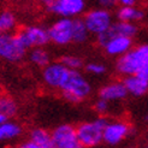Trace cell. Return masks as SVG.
Wrapping results in <instances>:
<instances>
[{
    "label": "cell",
    "instance_id": "cell-1",
    "mask_svg": "<svg viewBox=\"0 0 148 148\" xmlns=\"http://www.w3.org/2000/svg\"><path fill=\"white\" fill-rule=\"evenodd\" d=\"M148 65V43L136 48H131L125 54L118 57L116 62V70L123 76L135 75Z\"/></svg>",
    "mask_w": 148,
    "mask_h": 148
},
{
    "label": "cell",
    "instance_id": "cell-2",
    "mask_svg": "<svg viewBox=\"0 0 148 148\" xmlns=\"http://www.w3.org/2000/svg\"><path fill=\"white\" fill-rule=\"evenodd\" d=\"M59 90L62 92L65 100L72 103H78L90 95L92 87L79 70H71L68 79Z\"/></svg>",
    "mask_w": 148,
    "mask_h": 148
},
{
    "label": "cell",
    "instance_id": "cell-3",
    "mask_svg": "<svg viewBox=\"0 0 148 148\" xmlns=\"http://www.w3.org/2000/svg\"><path fill=\"white\" fill-rule=\"evenodd\" d=\"M107 121L103 117H100L95 121H89L81 123L76 128L77 137L81 147L92 148L97 147L102 142L103 137V128Z\"/></svg>",
    "mask_w": 148,
    "mask_h": 148
},
{
    "label": "cell",
    "instance_id": "cell-4",
    "mask_svg": "<svg viewBox=\"0 0 148 148\" xmlns=\"http://www.w3.org/2000/svg\"><path fill=\"white\" fill-rule=\"evenodd\" d=\"M27 51L17 33H0V59L16 63L25 57Z\"/></svg>",
    "mask_w": 148,
    "mask_h": 148
},
{
    "label": "cell",
    "instance_id": "cell-5",
    "mask_svg": "<svg viewBox=\"0 0 148 148\" xmlns=\"http://www.w3.org/2000/svg\"><path fill=\"white\" fill-rule=\"evenodd\" d=\"M83 21L89 33L94 35H99L103 32H106L113 23L112 14L107 9H103V7L88 11L84 14Z\"/></svg>",
    "mask_w": 148,
    "mask_h": 148
},
{
    "label": "cell",
    "instance_id": "cell-6",
    "mask_svg": "<svg viewBox=\"0 0 148 148\" xmlns=\"http://www.w3.org/2000/svg\"><path fill=\"white\" fill-rule=\"evenodd\" d=\"M23 45L29 49L34 47H43L51 41L48 29L40 25H29L17 33Z\"/></svg>",
    "mask_w": 148,
    "mask_h": 148
},
{
    "label": "cell",
    "instance_id": "cell-7",
    "mask_svg": "<svg viewBox=\"0 0 148 148\" xmlns=\"http://www.w3.org/2000/svg\"><path fill=\"white\" fill-rule=\"evenodd\" d=\"M73 18L60 17L48 28L49 40L59 46H65L72 42Z\"/></svg>",
    "mask_w": 148,
    "mask_h": 148
},
{
    "label": "cell",
    "instance_id": "cell-8",
    "mask_svg": "<svg viewBox=\"0 0 148 148\" xmlns=\"http://www.w3.org/2000/svg\"><path fill=\"white\" fill-rule=\"evenodd\" d=\"M47 9L59 17L76 18L86 10V0H53Z\"/></svg>",
    "mask_w": 148,
    "mask_h": 148
},
{
    "label": "cell",
    "instance_id": "cell-9",
    "mask_svg": "<svg viewBox=\"0 0 148 148\" xmlns=\"http://www.w3.org/2000/svg\"><path fill=\"white\" fill-rule=\"evenodd\" d=\"M70 69L62 63H49L47 66L43 68L42 71V78L48 87L53 88V89H60L65 81L68 79L70 75Z\"/></svg>",
    "mask_w": 148,
    "mask_h": 148
},
{
    "label": "cell",
    "instance_id": "cell-10",
    "mask_svg": "<svg viewBox=\"0 0 148 148\" xmlns=\"http://www.w3.org/2000/svg\"><path fill=\"white\" fill-rule=\"evenodd\" d=\"M51 134L54 148H81L76 128L71 124L59 125Z\"/></svg>",
    "mask_w": 148,
    "mask_h": 148
},
{
    "label": "cell",
    "instance_id": "cell-11",
    "mask_svg": "<svg viewBox=\"0 0 148 148\" xmlns=\"http://www.w3.org/2000/svg\"><path fill=\"white\" fill-rule=\"evenodd\" d=\"M130 134V125L122 121L107 122L103 128V137L102 142L108 146L119 145L125 137Z\"/></svg>",
    "mask_w": 148,
    "mask_h": 148
},
{
    "label": "cell",
    "instance_id": "cell-12",
    "mask_svg": "<svg viewBox=\"0 0 148 148\" xmlns=\"http://www.w3.org/2000/svg\"><path fill=\"white\" fill-rule=\"evenodd\" d=\"M132 48V38L123 35H114L112 36L105 45L103 49L111 57H121L129 52Z\"/></svg>",
    "mask_w": 148,
    "mask_h": 148
},
{
    "label": "cell",
    "instance_id": "cell-13",
    "mask_svg": "<svg viewBox=\"0 0 148 148\" xmlns=\"http://www.w3.org/2000/svg\"><path fill=\"white\" fill-rule=\"evenodd\" d=\"M128 90L123 82H112L103 86L99 90V98L107 101H119L127 98Z\"/></svg>",
    "mask_w": 148,
    "mask_h": 148
},
{
    "label": "cell",
    "instance_id": "cell-14",
    "mask_svg": "<svg viewBox=\"0 0 148 148\" xmlns=\"http://www.w3.org/2000/svg\"><path fill=\"white\" fill-rule=\"evenodd\" d=\"M123 83L128 90V94L132 97H143L145 94L148 93V82L138 75H128L123 79Z\"/></svg>",
    "mask_w": 148,
    "mask_h": 148
},
{
    "label": "cell",
    "instance_id": "cell-15",
    "mask_svg": "<svg viewBox=\"0 0 148 148\" xmlns=\"http://www.w3.org/2000/svg\"><path fill=\"white\" fill-rule=\"evenodd\" d=\"M116 17L118 21H127L135 23L145 18V12L135 5H121L116 12Z\"/></svg>",
    "mask_w": 148,
    "mask_h": 148
},
{
    "label": "cell",
    "instance_id": "cell-16",
    "mask_svg": "<svg viewBox=\"0 0 148 148\" xmlns=\"http://www.w3.org/2000/svg\"><path fill=\"white\" fill-rule=\"evenodd\" d=\"M29 140L35 143L36 148H54L52 134L45 129L41 128L33 129L30 134H29Z\"/></svg>",
    "mask_w": 148,
    "mask_h": 148
},
{
    "label": "cell",
    "instance_id": "cell-17",
    "mask_svg": "<svg viewBox=\"0 0 148 148\" xmlns=\"http://www.w3.org/2000/svg\"><path fill=\"white\" fill-rule=\"evenodd\" d=\"M22 134V128L17 123L7 121L3 124H0V142L9 141L18 137Z\"/></svg>",
    "mask_w": 148,
    "mask_h": 148
},
{
    "label": "cell",
    "instance_id": "cell-18",
    "mask_svg": "<svg viewBox=\"0 0 148 148\" xmlns=\"http://www.w3.org/2000/svg\"><path fill=\"white\" fill-rule=\"evenodd\" d=\"M89 30L84 23L83 18L81 19L78 17L73 18V27H72V42L76 43H82L88 40L89 36Z\"/></svg>",
    "mask_w": 148,
    "mask_h": 148
},
{
    "label": "cell",
    "instance_id": "cell-19",
    "mask_svg": "<svg viewBox=\"0 0 148 148\" xmlns=\"http://www.w3.org/2000/svg\"><path fill=\"white\" fill-rule=\"evenodd\" d=\"M29 60L39 68H45L51 63V56L45 48L34 47L29 53Z\"/></svg>",
    "mask_w": 148,
    "mask_h": 148
},
{
    "label": "cell",
    "instance_id": "cell-20",
    "mask_svg": "<svg viewBox=\"0 0 148 148\" xmlns=\"http://www.w3.org/2000/svg\"><path fill=\"white\" fill-rule=\"evenodd\" d=\"M16 25V16L11 11H4L0 13V33H12Z\"/></svg>",
    "mask_w": 148,
    "mask_h": 148
},
{
    "label": "cell",
    "instance_id": "cell-21",
    "mask_svg": "<svg viewBox=\"0 0 148 148\" xmlns=\"http://www.w3.org/2000/svg\"><path fill=\"white\" fill-rule=\"evenodd\" d=\"M18 106L16 101L7 95H0V112L5 113L9 118L13 117L17 113Z\"/></svg>",
    "mask_w": 148,
    "mask_h": 148
},
{
    "label": "cell",
    "instance_id": "cell-22",
    "mask_svg": "<svg viewBox=\"0 0 148 148\" xmlns=\"http://www.w3.org/2000/svg\"><path fill=\"white\" fill-rule=\"evenodd\" d=\"M60 62L70 70H79L83 66V62L82 59L77 56H64L62 57Z\"/></svg>",
    "mask_w": 148,
    "mask_h": 148
},
{
    "label": "cell",
    "instance_id": "cell-23",
    "mask_svg": "<svg viewBox=\"0 0 148 148\" xmlns=\"http://www.w3.org/2000/svg\"><path fill=\"white\" fill-rule=\"evenodd\" d=\"M86 71L88 73H92V75L99 76V75H103L106 71V66L100 63H89L86 65Z\"/></svg>",
    "mask_w": 148,
    "mask_h": 148
},
{
    "label": "cell",
    "instance_id": "cell-24",
    "mask_svg": "<svg viewBox=\"0 0 148 148\" xmlns=\"http://www.w3.org/2000/svg\"><path fill=\"white\" fill-rule=\"evenodd\" d=\"M108 103H110V101L102 99V98H99L94 103V108H95V111H97V113L100 114V116L106 114L108 112V108H110Z\"/></svg>",
    "mask_w": 148,
    "mask_h": 148
},
{
    "label": "cell",
    "instance_id": "cell-25",
    "mask_svg": "<svg viewBox=\"0 0 148 148\" xmlns=\"http://www.w3.org/2000/svg\"><path fill=\"white\" fill-rule=\"evenodd\" d=\"M98 3L100 7H103V9H107V10L112 9V7H114L118 4L117 0H98Z\"/></svg>",
    "mask_w": 148,
    "mask_h": 148
},
{
    "label": "cell",
    "instance_id": "cell-26",
    "mask_svg": "<svg viewBox=\"0 0 148 148\" xmlns=\"http://www.w3.org/2000/svg\"><path fill=\"white\" fill-rule=\"evenodd\" d=\"M136 75H138L140 77H142L143 79H146L147 82H148V65L147 66H145V68H142L141 70H140Z\"/></svg>",
    "mask_w": 148,
    "mask_h": 148
},
{
    "label": "cell",
    "instance_id": "cell-27",
    "mask_svg": "<svg viewBox=\"0 0 148 148\" xmlns=\"http://www.w3.org/2000/svg\"><path fill=\"white\" fill-rule=\"evenodd\" d=\"M119 5H136L140 0H117Z\"/></svg>",
    "mask_w": 148,
    "mask_h": 148
},
{
    "label": "cell",
    "instance_id": "cell-28",
    "mask_svg": "<svg viewBox=\"0 0 148 148\" xmlns=\"http://www.w3.org/2000/svg\"><path fill=\"white\" fill-rule=\"evenodd\" d=\"M10 118L7 117L5 113H3V112H0V124H3V123H5V122H7Z\"/></svg>",
    "mask_w": 148,
    "mask_h": 148
},
{
    "label": "cell",
    "instance_id": "cell-29",
    "mask_svg": "<svg viewBox=\"0 0 148 148\" xmlns=\"http://www.w3.org/2000/svg\"><path fill=\"white\" fill-rule=\"evenodd\" d=\"M39 1L41 3V4H43V5H45V6H48L52 1H53V0H39Z\"/></svg>",
    "mask_w": 148,
    "mask_h": 148
},
{
    "label": "cell",
    "instance_id": "cell-30",
    "mask_svg": "<svg viewBox=\"0 0 148 148\" xmlns=\"http://www.w3.org/2000/svg\"><path fill=\"white\" fill-rule=\"evenodd\" d=\"M146 121H148V112H147V114H146Z\"/></svg>",
    "mask_w": 148,
    "mask_h": 148
}]
</instances>
